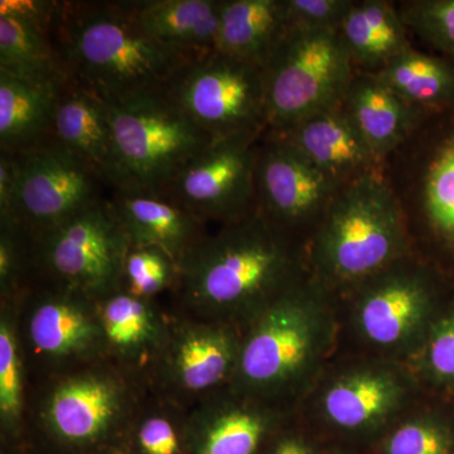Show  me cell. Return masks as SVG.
<instances>
[{"instance_id":"obj_20","label":"cell","mask_w":454,"mask_h":454,"mask_svg":"<svg viewBox=\"0 0 454 454\" xmlns=\"http://www.w3.org/2000/svg\"><path fill=\"white\" fill-rule=\"evenodd\" d=\"M52 142L88 164L106 187L118 186L109 107L74 80L57 98Z\"/></svg>"},{"instance_id":"obj_18","label":"cell","mask_w":454,"mask_h":454,"mask_svg":"<svg viewBox=\"0 0 454 454\" xmlns=\"http://www.w3.org/2000/svg\"><path fill=\"white\" fill-rule=\"evenodd\" d=\"M267 136L283 140L340 186L380 175L381 160L355 127L343 103L301 119Z\"/></svg>"},{"instance_id":"obj_23","label":"cell","mask_w":454,"mask_h":454,"mask_svg":"<svg viewBox=\"0 0 454 454\" xmlns=\"http://www.w3.org/2000/svg\"><path fill=\"white\" fill-rule=\"evenodd\" d=\"M343 106L381 160L408 138L422 113L397 97L375 74L366 73L355 74Z\"/></svg>"},{"instance_id":"obj_2","label":"cell","mask_w":454,"mask_h":454,"mask_svg":"<svg viewBox=\"0 0 454 454\" xmlns=\"http://www.w3.org/2000/svg\"><path fill=\"white\" fill-rule=\"evenodd\" d=\"M52 35L74 82L106 104L166 94L200 57L152 37L129 2H57Z\"/></svg>"},{"instance_id":"obj_34","label":"cell","mask_w":454,"mask_h":454,"mask_svg":"<svg viewBox=\"0 0 454 454\" xmlns=\"http://www.w3.org/2000/svg\"><path fill=\"white\" fill-rule=\"evenodd\" d=\"M32 267L31 239L20 227L0 225V298L17 303L25 283L27 268Z\"/></svg>"},{"instance_id":"obj_3","label":"cell","mask_w":454,"mask_h":454,"mask_svg":"<svg viewBox=\"0 0 454 454\" xmlns=\"http://www.w3.org/2000/svg\"><path fill=\"white\" fill-rule=\"evenodd\" d=\"M325 289L303 278L245 327L229 389L279 408L309 389L336 340Z\"/></svg>"},{"instance_id":"obj_27","label":"cell","mask_w":454,"mask_h":454,"mask_svg":"<svg viewBox=\"0 0 454 454\" xmlns=\"http://www.w3.org/2000/svg\"><path fill=\"white\" fill-rule=\"evenodd\" d=\"M339 32L355 68L366 74L379 73L411 49L402 16L382 0L354 2Z\"/></svg>"},{"instance_id":"obj_16","label":"cell","mask_w":454,"mask_h":454,"mask_svg":"<svg viewBox=\"0 0 454 454\" xmlns=\"http://www.w3.org/2000/svg\"><path fill=\"white\" fill-rule=\"evenodd\" d=\"M413 396V379L391 363L361 364L325 382L319 413L333 428L366 433L402 413Z\"/></svg>"},{"instance_id":"obj_31","label":"cell","mask_w":454,"mask_h":454,"mask_svg":"<svg viewBox=\"0 0 454 454\" xmlns=\"http://www.w3.org/2000/svg\"><path fill=\"white\" fill-rule=\"evenodd\" d=\"M420 200L432 231L454 247V118L446 122L433 145L424 168Z\"/></svg>"},{"instance_id":"obj_6","label":"cell","mask_w":454,"mask_h":454,"mask_svg":"<svg viewBox=\"0 0 454 454\" xmlns=\"http://www.w3.org/2000/svg\"><path fill=\"white\" fill-rule=\"evenodd\" d=\"M118 186L160 195L179 169L214 140L167 94L107 104Z\"/></svg>"},{"instance_id":"obj_14","label":"cell","mask_w":454,"mask_h":454,"mask_svg":"<svg viewBox=\"0 0 454 454\" xmlns=\"http://www.w3.org/2000/svg\"><path fill=\"white\" fill-rule=\"evenodd\" d=\"M12 155L17 167L16 225L29 239L104 199L106 184L97 173L55 143Z\"/></svg>"},{"instance_id":"obj_8","label":"cell","mask_w":454,"mask_h":454,"mask_svg":"<svg viewBox=\"0 0 454 454\" xmlns=\"http://www.w3.org/2000/svg\"><path fill=\"white\" fill-rule=\"evenodd\" d=\"M131 247L110 199L31 238L32 267L51 286L91 301L122 288Z\"/></svg>"},{"instance_id":"obj_36","label":"cell","mask_w":454,"mask_h":454,"mask_svg":"<svg viewBox=\"0 0 454 454\" xmlns=\"http://www.w3.org/2000/svg\"><path fill=\"white\" fill-rule=\"evenodd\" d=\"M420 351L424 372L430 379L454 384V309L433 324Z\"/></svg>"},{"instance_id":"obj_1","label":"cell","mask_w":454,"mask_h":454,"mask_svg":"<svg viewBox=\"0 0 454 454\" xmlns=\"http://www.w3.org/2000/svg\"><path fill=\"white\" fill-rule=\"evenodd\" d=\"M301 279L300 249L256 208L206 234L179 262L173 289L195 318L245 328Z\"/></svg>"},{"instance_id":"obj_17","label":"cell","mask_w":454,"mask_h":454,"mask_svg":"<svg viewBox=\"0 0 454 454\" xmlns=\"http://www.w3.org/2000/svg\"><path fill=\"white\" fill-rule=\"evenodd\" d=\"M279 406L229 387L193 406L188 417V454H256L280 422Z\"/></svg>"},{"instance_id":"obj_38","label":"cell","mask_w":454,"mask_h":454,"mask_svg":"<svg viewBox=\"0 0 454 454\" xmlns=\"http://www.w3.org/2000/svg\"><path fill=\"white\" fill-rule=\"evenodd\" d=\"M17 167L13 155L0 153V225L17 226Z\"/></svg>"},{"instance_id":"obj_37","label":"cell","mask_w":454,"mask_h":454,"mask_svg":"<svg viewBox=\"0 0 454 454\" xmlns=\"http://www.w3.org/2000/svg\"><path fill=\"white\" fill-rule=\"evenodd\" d=\"M289 28L340 29L354 2L349 0H286Z\"/></svg>"},{"instance_id":"obj_22","label":"cell","mask_w":454,"mask_h":454,"mask_svg":"<svg viewBox=\"0 0 454 454\" xmlns=\"http://www.w3.org/2000/svg\"><path fill=\"white\" fill-rule=\"evenodd\" d=\"M64 86L29 82L0 71L2 153H22L53 143V115Z\"/></svg>"},{"instance_id":"obj_9","label":"cell","mask_w":454,"mask_h":454,"mask_svg":"<svg viewBox=\"0 0 454 454\" xmlns=\"http://www.w3.org/2000/svg\"><path fill=\"white\" fill-rule=\"evenodd\" d=\"M166 94L214 142L268 130L260 66L212 51L188 62Z\"/></svg>"},{"instance_id":"obj_10","label":"cell","mask_w":454,"mask_h":454,"mask_svg":"<svg viewBox=\"0 0 454 454\" xmlns=\"http://www.w3.org/2000/svg\"><path fill=\"white\" fill-rule=\"evenodd\" d=\"M356 286L352 319L361 340L391 358L420 351L434 324L429 274L403 258Z\"/></svg>"},{"instance_id":"obj_24","label":"cell","mask_w":454,"mask_h":454,"mask_svg":"<svg viewBox=\"0 0 454 454\" xmlns=\"http://www.w3.org/2000/svg\"><path fill=\"white\" fill-rule=\"evenodd\" d=\"M53 17L43 20L0 12V71L51 85L64 86L73 82L53 40Z\"/></svg>"},{"instance_id":"obj_21","label":"cell","mask_w":454,"mask_h":454,"mask_svg":"<svg viewBox=\"0 0 454 454\" xmlns=\"http://www.w3.org/2000/svg\"><path fill=\"white\" fill-rule=\"evenodd\" d=\"M114 208L131 247H157L179 262L206 236V223L162 195L113 191Z\"/></svg>"},{"instance_id":"obj_28","label":"cell","mask_w":454,"mask_h":454,"mask_svg":"<svg viewBox=\"0 0 454 454\" xmlns=\"http://www.w3.org/2000/svg\"><path fill=\"white\" fill-rule=\"evenodd\" d=\"M373 74L417 109L442 113L454 106V61L447 57L409 49Z\"/></svg>"},{"instance_id":"obj_4","label":"cell","mask_w":454,"mask_h":454,"mask_svg":"<svg viewBox=\"0 0 454 454\" xmlns=\"http://www.w3.org/2000/svg\"><path fill=\"white\" fill-rule=\"evenodd\" d=\"M405 217L381 176L340 188L321 217L310 247L316 279L356 284L405 258Z\"/></svg>"},{"instance_id":"obj_12","label":"cell","mask_w":454,"mask_h":454,"mask_svg":"<svg viewBox=\"0 0 454 454\" xmlns=\"http://www.w3.org/2000/svg\"><path fill=\"white\" fill-rule=\"evenodd\" d=\"M244 330L195 317L172 322L166 348L149 376L155 393L187 408L226 389L238 366Z\"/></svg>"},{"instance_id":"obj_11","label":"cell","mask_w":454,"mask_h":454,"mask_svg":"<svg viewBox=\"0 0 454 454\" xmlns=\"http://www.w3.org/2000/svg\"><path fill=\"white\" fill-rule=\"evenodd\" d=\"M239 136L212 142L188 160L160 193L202 223H227L258 208V139Z\"/></svg>"},{"instance_id":"obj_13","label":"cell","mask_w":454,"mask_h":454,"mask_svg":"<svg viewBox=\"0 0 454 454\" xmlns=\"http://www.w3.org/2000/svg\"><path fill=\"white\" fill-rule=\"evenodd\" d=\"M18 316L25 356L53 376L107 358L97 301L51 286L23 293Z\"/></svg>"},{"instance_id":"obj_40","label":"cell","mask_w":454,"mask_h":454,"mask_svg":"<svg viewBox=\"0 0 454 454\" xmlns=\"http://www.w3.org/2000/svg\"><path fill=\"white\" fill-rule=\"evenodd\" d=\"M114 454H129V453L122 452V450H121V452H116V453H114Z\"/></svg>"},{"instance_id":"obj_25","label":"cell","mask_w":454,"mask_h":454,"mask_svg":"<svg viewBox=\"0 0 454 454\" xmlns=\"http://www.w3.org/2000/svg\"><path fill=\"white\" fill-rule=\"evenodd\" d=\"M137 20L172 49L202 56L216 50L223 0H133Z\"/></svg>"},{"instance_id":"obj_5","label":"cell","mask_w":454,"mask_h":454,"mask_svg":"<svg viewBox=\"0 0 454 454\" xmlns=\"http://www.w3.org/2000/svg\"><path fill=\"white\" fill-rule=\"evenodd\" d=\"M140 380L109 358L53 376L38 426L64 454L121 452L143 402Z\"/></svg>"},{"instance_id":"obj_35","label":"cell","mask_w":454,"mask_h":454,"mask_svg":"<svg viewBox=\"0 0 454 454\" xmlns=\"http://www.w3.org/2000/svg\"><path fill=\"white\" fill-rule=\"evenodd\" d=\"M387 454H452L450 432L434 418L414 417L396 427L385 443Z\"/></svg>"},{"instance_id":"obj_15","label":"cell","mask_w":454,"mask_h":454,"mask_svg":"<svg viewBox=\"0 0 454 454\" xmlns=\"http://www.w3.org/2000/svg\"><path fill=\"white\" fill-rule=\"evenodd\" d=\"M259 148L258 208L284 231L324 216L340 184L317 168L300 151L267 136Z\"/></svg>"},{"instance_id":"obj_26","label":"cell","mask_w":454,"mask_h":454,"mask_svg":"<svg viewBox=\"0 0 454 454\" xmlns=\"http://www.w3.org/2000/svg\"><path fill=\"white\" fill-rule=\"evenodd\" d=\"M288 29L286 0H223L215 51L262 68Z\"/></svg>"},{"instance_id":"obj_32","label":"cell","mask_w":454,"mask_h":454,"mask_svg":"<svg viewBox=\"0 0 454 454\" xmlns=\"http://www.w3.org/2000/svg\"><path fill=\"white\" fill-rule=\"evenodd\" d=\"M177 277V262L163 250L131 247L125 260L122 288L137 297L153 301L160 293L175 288Z\"/></svg>"},{"instance_id":"obj_19","label":"cell","mask_w":454,"mask_h":454,"mask_svg":"<svg viewBox=\"0 0 454 454\" xmlns=\"http://www.w3.org/2000/svg\"><path fill=\"white\" fill-rule=\"evenodd\" d=\"M106 357L142 379L160 360L169 339V322L154 301L124 288L97 301Z\"/></svg>"},{"instance_id":"obj_39","label":"cell","mask_w":454,"mask_h":454,"mask_svg":"<svg viewBox=\"0 0 454 454\" xmlns=\"http://www.w3.org/2000/svg\"><path fill=\"white\" fill-rule=\"evenodd\" d=\"M271 434V442L265 454H313L309 441L300 433L283 432L274 437Z\"/></svg>"},{"instance_id":"obj_7","label":"cell","mask_w":454,"mask_h":454,"mask_svg":"<svg viewBox=\"0 0 454 454\" xmlns=\"http://www.w3.org/2000/svg\"><path fill=\"white\" fill-rule=\"evenodd\" d=\"M355 74L339 29L291 27L262 67L268 130L340 106Z\"/></svg>"},{"instance_id":"obj_30","label":"cell","mask_w":454,"mask_h":454,"mask_svg":"<svg viewBox=\"0 0 454 454\" xmlns=\"http://www.w3.org/2000/svg\"><path fill=\"white\" fill-rule=\"evenodd\" d=\"M190 409L155 394L143 399L131 423L122 452L129 454H188Z\"/></svg>"},{"instance_id":"obj_29","label":"cell","mask_w":454,"mask_h":454,"mask_svg":"<svg viewBox=\"0 0 454 454\" xmlns=\"http://www.w3.org/2000/svg\"><path fill=\"white\" fill-rule=\"evenodd\" d=\"M17 303L0 310V429L3 442L16 443L26 420V356Z\"/></svg>"},{"instance_id":"obj_33","label":"cell","mask_w":454,"mask_h":454,"mask_svg":"<svg viewBox=\"0 0 454 454\" xmlns=\"http://www.w3.org/2000/svg\"><path fill=\"white\" fill-rule=\"evenodd\" d=\"M400 16L405 26L454 61V0L409 3Z\"/></svg>"}]
</instances>
